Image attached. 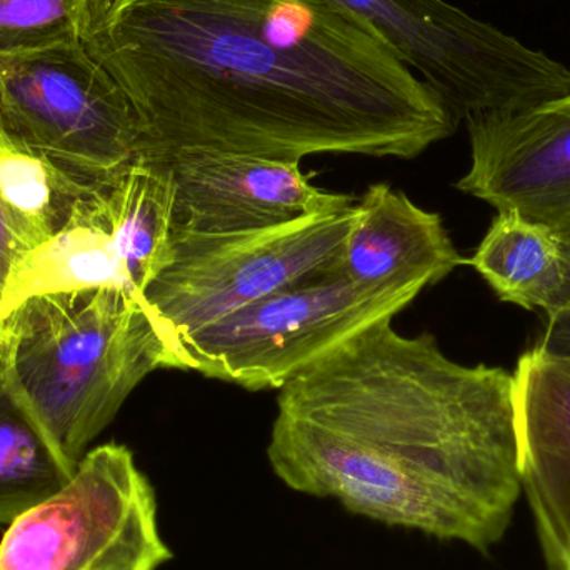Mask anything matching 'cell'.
<instances>
[{
	"mask_svg": "<svg viewBox=\"0 0 570 570\" xmlns=\"http://www.w3.org/2000/svg\"><path fill=\"white\" fill-rule=\"evenodd\" d=\"M538 347L549 354L570 358V308L549 317L548 328Z\"/></svg>",
	"mask_w": 570,
	"mask_h": 570,
	"instance_id": "20",
	"label": "cell"
},
{
	"mask_svg": "<svg viewBox=\"0 0 570 570\" xmlns=\"http://www.w3.org/2000/svg\"><path fill=\"white\" fill-rule=\"evenodd\" d=\"M100 203L120 259L137 294L156 279L173 246V176L164 157H137L110 184Z\"/></svg>",
	"mask_w": 570,
	"mask_h": 570,
	"instance_id": "15",
	"label": "cell"
},
{
	"mask_svg": "<svg viewBox=\"0 0 570 570\" xmlns=\"http://www.w3.org/2000/svg\"><path fill=\"white\" fill-rule=\"evenodd\" d=\"M94 189L0 126V203L26 254L56 236Z\"/></svg>",
	"mask_w": 570,
	"mask_h": 570,
	"instance_id": "17",
	"label": "cell"
},
{
	"mask_svg": "<svg viewBox=\"0 0 570 570\" xmlns=\"http://www.w3.org/2000/svg\"><path fill=\"white\" fill-rule=\"evenodd\" d=\"M501 301L549 317L570 308V244L515 213H498L469 261Z\"/></svg>",
	"mask_w": 570,
	"mask_h": 570,
	"instance_id": "14",
	"label": "cell"
},
{
	"mask_svg": "<svg viewBox=\"0 0 570 570\" xmlns=\"http://www.w3.org/2000/svg\"><path fill=\"white\" fill-rule=\"evenodd\" d=\"M0 126L94 187L142 153L129 99L86 43L0 57Z\"/></svg>",
	"mask_w": 570,
	"mask_h": 570,
	"instance_id": "8",
	"label": "cell"
},
{
	"mask_svg": "<svg viewBox=\"0 0 570 570\" xmlns=\"http://www.w3.org/2000/svg\"><path fill=\"white\" fill-rule=\"evenodd\" d=\"M564 570H570V566H569V568H566Z\"/></svg>",
	"mask_w": 570,
	"mask_h": 570,
	"instance_id": "21",
	"label": "cell"
},
{
	"mask_svg": "<svg viewBox=\"0 0 570 570\" xmlns=\"http://www.w3.org/2000/svg\"><path fill=\"white\" fill-rule=\"evenodd\" d=\"M355 219L357 203L269 229L174 237L169 263L144 301L183 345L194 332L253 302L338 273Z\"/></svg>",
	"mask_w": 570,
	"mask_h": 570,
	"instance_id": "7",
	"label": "cell"
},
{
	"mask_svg": "<svg viewBox=\"0 0 570 570\" xmlns=\"http://www.w3.org/2000/svg\"><path fill=\"white\" fill-rule=\"evenodd\" d=\"M92 288L139 295L114 243L99 187L79 200L56 236L33 247L13 267L0 291V318L30 297Z\"/></svg>",
	"mask_w": 570,
	"mask_h": 570,
	"instance_id": "13",
	"label": "cell"
},
{
	"mask_svg": "<svg viewBox=\"0 0 570 570\" xmlns=\"http://www.w3.org/2000/svg\"><path fill=\"white\" fill-rule=\"evenodd\" d=\"M471 167L455 184L570 244V94L518 112L464 120Z\"/></svg>",
	"mask_w": 570,
	"mask_h": 570,
	"instance_id": "10",
	"label": "cell"
},
{
	"mask_svg": "<svg viewBox=\"0 0 570 570\" xmlns=\"http://www.w3.org/2000/svg\"><path fill=\"white\" fill-rule=\"evenodd\" d=\"M279 391L267 459L292 491L478 551L504 538L522 492L504 368L459 364L385 318Z\"/></svg>",
	"mask_w": 570,
	"mask_h": 570,
	"instance_id": "2",
	"label": "cell"
},
{
	"mask_svg": "<svg viewBox=\"0 0 570 570\" xmlns=\"http://www.w3.org/2000/svg\"><path fill=\"white\" fill-rule=\"evenodd\" d=\"M515 431L522 492L549 569L570 566V358L541 347L519 358Z\"/></svg>",
	"mask_w": 570,
	"mask_h": 570,
	"instance_id": "11",
	"label": "cell"
},
{
	"mask_svg": "<svg viewBox=\"0 0 570 570\" xmlns=\"http://www.w3.org/2000/svg\"><path fill=\"white\" fill-rule=\"evenodd\" d=\"M0 348L76 468L147 375L193 371L186 348L144 297L117 288L27 298L0 318Z\"/></svg>",
	"mask_w": 570,
	"mask_h": 570,
	"instance_id": "3",
	"label": "cell"
},
{
	"mask_svg": "<svg viewBox=\"0 0 570 570\" xmlns=\"http://www.w3.org/2000/svg\"><path fill=\"white\" fill-rule=\"evenodd\" d=\"M164 159L173 176V239L269 229L355 204L315 187L294 160L224 150H177Z\"/></svg>",
	"mask_w": 570,
	"mask_h": 570,
	"instance_id": "9",
	"label": "cell"
},
{
	"mask_svg": "<svg viewBox=\"0 0 570 570\" xmlns=\"http://www.w3.org/2000/svg\"><path fill=\"white\" fill-rule=\"evenodd\" d=\"M384 42L458 122L570 94V69L445 0H322Z\"/></svg>",
	"mask_w": 570,
	"mask_h": 570,
	"instance_id": "4",
	"label": "cell"
},
{
	"mask_svg": "<svg viewBox=\"0 0 570 570\" xmlns=\"http://www.w3.org/2000/svg\"><path fill=\"white\" fill-rule=\"evenodd\" d=\"M173 558L154 485L116 442L87 452L70 481L0 541V570H159Z\"/></svg>",
	"mask_w": 570,
	"mask_h": 570,
	"instance_id": "6",
	"label": "cell"
},
{
	"mask_svg": "<svg viewBox=\"0 0 570 570\" xmlns=\"http://www.w3.org/2000/svg\"><path fill=\"white\" fill-rule=\"evenodd\" d=\"M0 348V525L59 492L76 472Z\"/></svg>",
	"mask_w": 570,
	"mask_h": 570,
	"instance_id": "16",
	"label": "cell"
},
{
	"mask_svg": "<svg viewBox=\"0 0 570 570\" xmlns=\"http://www.w3.org/2000/svg\"><path fill=\"white\" fill-rule=\"evenodd\" d=\"M465 261L441 216L415 206L404 193L375 184L357 203L341 273L367 287L441 283Z\"/></svg>",
	"mask_w": 570,
	"mask_h": 570,
	"instance_id": "12",
	"label": "cell"
},
{
	"mask_svg": "<svg viewBox=\"0 0 570 570\" xmlns=\"http://www.w3.org/2000/svg\"><path fill=\"white\" fill-rule=\"evenodd\" d=\"M100 0H0V57L86 43Z\"/></svg>",
	"mask_w": 570,
	"mask_h": 570,
	"instance_id": "18",
	"label": "cell"
},
{
	"mask_svg": "<svg viewBox=\"0 0 570 570\" xmlns=\"http://www.w3.org/2000/svg\"><path fill=\"white\" fill-rule=\"evenodd\" d=\"M421 284L367 287L328 274L267 295L183 342L193 371L247 391L283 389L318 358L385 318L424 291Z\"/></svg>",
	"mask_w": 570,
	"mask_h": 570,
	"instance_id": "5",
	"label": "cell"
},
{
	"mask_svg": "<svg viewBox=\"0 0 570 570\" xmlns=\"http://www.w3.org/2000/svg\"><path fill=\"white\" fill-rule=\"evenodd\" d=\"M86 47L136 112L139 157L412 159L459 126L384 42L322 0H100Z\"/></svg>",
	"mask_w": 570,
	"mask_h": 570,
	"instance_id": "1",
	"label": "cell"
},
{
	"mask_svg": "<svg viewBox=\"0 0 570 570\" xmlns=\"http://www.w3.org/2000/svg\"><path fill=\"white\" fill-rule=\"evenodd\" d=\"M26 256V250L20 246L7 219L6 210L0 203V291L6 284L7 277L12 273L13 267Z\"/></svg>",
	"mask_w": 570,
	"mask_h": 570,
	"instance_id": "19",
	"label": "cell"
}]
</instances>
